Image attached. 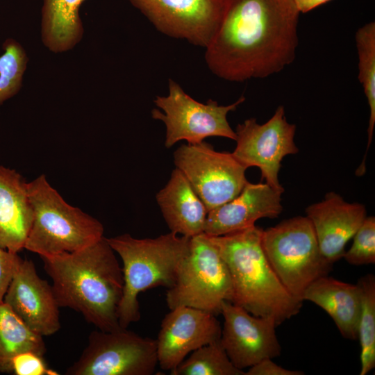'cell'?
I'll return each mask as SVG.
<instances>
[{"label":"cell","mask_w":375,"mask_h":375,"mask_svg":"<svg viewBox=\"0 0 375 375\" xmlns=\"http://www.w3.org/2000/svg\"><path fill=\"white\" fill-rule=\"evenodd\" d=\"M351 248L343 257L353 265L375 263V217H366L354 236Z\"/></svg>","instance_id":"4316f807"},{"label":"cell","mask_w":375,"mask_h":375,"mask_svg":"<svg viewBox=\"0 0 375 375\" xmlns=\"http://www.w3.org/2000/svg\"><path fill=\"white\" fill-rule=\"evenodd\" d=\"M115 251L103 237L74 252L41 256L59 307L72 308L99 330L122 328L118 308L124 279Z\"/></svg>","instance_id":"7a4b0ae2"},{"label":"cell","mask_w":375,"mask_h":375,"mask_svg":"<svg viewBox=\"0 0 375 375\" xmlns=\"http://www.w3.org/2000/svg\"><path fill=\"white\" fill-rule=\"evenodd\" d=\"M221 333L219 322L211 312L188 306L171 309L156 339L158 364L171 372L190 353L219 340Z\"/></svg>","instance_id":"5bb4252c"},{"label":"cell","mask_w":375,"mask_h":375,"mask_svg":"<svg viewBox=\"0 0 375 375\" xmlns=\"http://www.w3.org/2000/svg\"><path fill=\"white\" fill-rule=\"evenodd\" d=\"M170 372L172 375H245L231 362L219 340L192 351Z\"/></svg>","instance_id":"d4e9b609"},{"label":"cell","mask_w":375,"mask_h":375,"mask_svg":"<svg viewBox=\"0 0 375 375\" xmlns=\"http://www.w3.org/2000/svg\"><path fill=\"white\" fill-rule=\"evenodd\" d=\"M233 298L228 269L208 235L203 233L190 238L188 253L166 292L169 310L188 306L217 315L222 302L232 303Z\"/></svg>","instance_id":"52a82bcc"},{"label":"cell","mask_w":375,"mask_h":375,"mask_svg":"<svg viewBox=\"0 0 375 375\" xmlns=\"http://www.w3.org/2000/svg\"><path fill=\"white\" fill-rule=\"evenodd\" d=\"M303 372L287 369L278 365L272 358H265L249 367L245 375H303Z\"/></svg>","instance_id":"f546056e"},{"label":"cell","mask_w":375,"mask_h":375,"mask_svg":"<svg viewBox=\"0 0 375 375\" xmlns=\"http://www.w3.org/2000/svg\"><path fill=\"white\" fill-rule=\"evenodd\" d=\"M306 300L324 310L344 338L358 339L360 297L357 284L322 276L306 289L302 301Z\"/></svg>","instance_id":"ffe728a7"},{"label":"cell","mask_w":375,"mask_h":375,"mask_svg":"<svg viewBox=\"0 0 375 375\" xmlns=\"http://www.w3.org/2000/svg\"><path fill=\"white\" fill-rule=\"evenodd\" d=\"M324 258L331 264L342 258L345 246L367 217L365 206L349 203L338 194L326 193L324 199L306 208Z\"/></svg>","instance_id":"2e32d148"},{"label":"cell","mask_w":375,"mask_h":375,"mask_svg":"<svg viewBox=\"0 0 375 375\" xmlns=\"http://www.w3.org/2000/svg\"><path fill=\"white\" fill-rule=\"evenodd\" d=\"M261 243L276 275L295 299L316 279L327 276L333 265L322 254L313 226L306 216H297L262 230Z\"/></svg>","instance_id":"8992f818"},{"label":"cell","mask_w":375,"mask_h":375,"mask_svg":"<svg viewBox=\"0 0 375 375\" xmlns=\"http://www.w3.org/2000/svg\"><path fill=\"white\" fill-rule=\"evenodd\" d=\"M12 372L15 375H56L50 369L43 356L33 351H25L16 356L12 361Z\"/></svg>","instance_id":"83f0119b"},{"label":"cell","mask_w":375,"mask_h":375,"mask_svg":"<svg viewBox=\"0 0 375 375\" xmlns=\"http://www.w3.org/2000/svg\"><path fill=\"white\" fill-rule=\"evenodd\" d=\"M43 336L30 329L3 301L0 303V372L12 374V361L18 354L33 351L44 356Z\"/></svg>","instance_id":"7402d4cb"},{"label":"cell","mask_w":375,"mask_h":375,"mask_svg":"<svg viewBox=\"0 0 375 375\" xmlns=\"http://www.w3.org/2000/svg\"><path fill=\"white\" fill-rule=\"evenodd\" d=\"M156 201L171 232L188 238L204 233L207 209L178 169L172 171Z\"/></svg>","instance_id":"d6986e66"},{"label":"cell","mask_w":375,"mask_h":375,"mask_svg":"<svg viewBox=\"0 0 375 375\" xmlns=\"http://www.w3.org/2000/svg\"><path fill=\"white\" fill-rule=\"evenodd\" d=\"M106 240L123 263L124 289L118 319L120 326L127 328L140 319L138 299L140 292L173 285L188 253L190 238L170 231L155 238L138 239L126 233Z\"/></svg>","instance_id":"277c9868"},{"label":"cell","mask_w":375,"mask_h":375,"mask_svg":"<svg viewBox=\"0 0 375 375\" xmlns=\"http://www.w3.org/2000/svg\"><path fill=\"white\" fill-rule=\"evenodd\" d=\"M0 56V103L19 90L28 58L22 47L13 40L3 44Z\"/></svg>","instance_id":"484cf974"},{"label":"cell","mask_w":375,"mask_h":375,"mask_svg":"<svg viewBox=\"0 0 375 375\" xmlns=\"http://www.w3.org/2000/svg\"><path fill=\"white\" fill-rule=\"evenodd\" d=\"M21 259L18 253L0 247V303L3 301L4 296Z\"/></svg>","instance_id":"f1b7e54d"},{"label":"cell","mask_w":375,"mask_h":375,"mask_svg":"<svg viewBox=\"0 0 375 375\" xmlns=\"http://www.w3.org/2000/svg\"><path fill=\"white\" fill-rule=\"evenodd\" d=\"M174 161L208 212L235 197L248 182L247 168L231 153L217 151L204 141L181 145Z\"/></svg>","instance_id":"30bf717a"},{"label":"cell","mask_w":375,"mask_h":375,"mask_svg":"<svg viewBox=\"0 0 375 375\" xmlns=\"http://www.w3.org/2000/svg\"><path fill=\"white\" fill-rule=\"evenodd\" d=\"M3 302L30 329L42 336L60 328V307L52 286L38 276L31 260L21 259Z\"/></svg>","instance_id":"9a60e30c"},{"label":"cell","mask_w":375,"mask_h":375,"mask_svg":"<svg viewBox=\"0 0 375 375\" xmlns=\"http://www.w3.org/2000/svg\"><path fill=\"white\" fill-rule=\"evenodd\" d=\"M245 101L244 96L228 106H219L215 101L206 103L199 102L186 94L174 81H169V93L165 97L158 96L152 117L164 123L166 127L165 146L170 148L180 140L188 144L202 142L209 137H223L236 140L235 132L231 128L227 115L235 110Z\"/></svg>","instance_id":"ba28073f"},{"label":"cell","mask_w":375,"mask_h":375,"mask_svg":"<svg viewBox=\"0 0 375 375\" xmlns=\"http://www.w3.org/2000/svg\"><path fill=\"white\" fill-rule=\"evenodd\" d=\"M300 12L293 0H223L206 47L210 70L228 81L276 74L295 59Z\"/></svg>","instance_id":"6da1fadb"},{"label":"cell","mask_w":375,"mask_h":375,"mask_svg":"<svg viewBox=\"0 0 375 375\" xmlns=\"http://www.w3.org/2000/svg\"><path fill=\"white\" fill-rule=\"evenodd\" d=\"M162 33L202 47L221 19L223 0H129Z\"/></svg>","instance_id":"7c38bea8"},{"label":"cell","mask_w":375,"mask_h":375,"mask_svg":"<svg viewBox=\"0 0 375 375\" xmlns=\"http://www.w3.org/2000/svg\"><path fill=\"white\" fill-rule=\"evenodd\" d=\"M358 56V80L362 84L369 108L367 145L360 172L366 169L365 160L371 145L375 125V22H370L359 28L355 35Z\"/></svg>","instance_id":"603a6c76"},{"label":"cell","mask_w":375,"mask_h":375,"mask_svg":"<svg viewBox=\"0 0 375 375\" xmlns=\"http://www.w3.org/2000/svg\"><path fill=\"white\" fill-rule=\"evenodd\" d=\"M27 187L33 218L24 249L40 257L53 256L76 251L104 237L102 224L67 203L44 175Z\"/></svg>","instance_id":"5b68a950"},{"label":"cell","mask_w":375,"mask_h":375,"mask_svg":"<svg viewBox=\"0 0 375 375\" xmlns=\"http://www.w3.org/2000/svg\"><path fill=\"white\" fill-rule=\"evenodd\" d=\"M158 365L156 340L120 328L94 331L67 375H151Z\"/></svg>","instance_id":"9c48e42d"},{"label":"cell","mask_w":375,"mask_h":375,"mask_svg":"<svg viewBox=\"0 0 375 375\" xmlns=\"http://www.w3.org/2000/svg\"><path fill=\"white\" fill-rule=\"evenodd\" d=\"M28 183L19 173L0 165V247L19 253L33 218Z\"/></svg>","instance_id":"ac0fdd59"},{"label":"cell","mask_w":375,"mask_h":375,"mask_svg":"<svg viewBox=\"0 0 375 375\" xmlns=\"http://www.w3.org/2000/svg\"><path fill=\"white\" fill-rule=\"evenodd\" d=\"M220 314L224 322L219 340L235 367L243 370L281 355L273 318L254 316L228 301L222 302Z\"/></svg>","instance_id":"4fadbf2b"},{"label":"cell","mask_w":375,"mask_h":375,"mask_svg":"<svg viewBox=\"0 0 375 375\" xmlns=\"http://www.w3.org/2000/svg\"><path fill=\"white\" fill-rule=\"evenodd\" d=\"M300 13L308 12L331 0H293Z\"/></svg>","instance_id":"4dcf8cb0"},{"label":"cell","mask_w":375,"mask_h":375,"mask_svg":"<svg viewBox=\"0 0 375 375\" xmlns=\"http://www.w3.org/2000/svg\"><path fill=\"white\" fill-rule=\"evenodd\" d=\"M360 297L358 338L360 344V375H366L375 367V277L369 274L356 283Z\"/></svg>","instance_id":"cb8c5ba5"},{"label":"cell","mask_w":375,"mask_h":375,"mask_svg":"<svg viewBox=\"0 0 375 375\" xmlns=\"http://www.w3.org/2000/svg\"><path fill=\"white\" fill-rule=\"evenodd\" d=\"M262 230L254 225L208 238L228 269L232 303L254 316L272 317L278 326L296 315L303 301L290 294L272 268L262 247Z\"/></svg>","instance_id":"3957f363"},{"label":"cell","mask_w":375,"mask_h":375,"mask_svg":"<svg viewBox=\"0 0 375 375\" xmlns=\"http://www.w3.org/2000/svg\"><path fill=\"white\" fill-rule=\"evenodd\" d=\"M281 194L266 183L248 181L235 197L208 212L204 233L222 235L253 226L260 218L278 217Z\"/></svg>","instance_id":"e0dca14e"},{"label":"cell","mask_w":375,"mask_h":375,"mask_svg":"<svg viewBox=\"0 0 375 375\" xmlns=\"http://www.w3.org/2000/svg\"><path fill=\"white\" fill-rule=\"evenodd\" d=\"M235 132L237 144L233 156L247 168L258 167L262 181L283 194L284 188L278 179L281 161L299 152L294 142L296 125L287 121L284 107L279 106L262 124L255 118L244 120Z\"/></svg>","instance_id":"8fae6325"},{"label":"cell","mask_w":375,"mask_h":375,"mask_svg":"<svg viewBox=\"0 0 375 375\" xmlns=\"http://www.w3.org/2000/svg\"><path fill=\"white\" fill-rule=\"evenodd\" d=\"M85 0H44L41 33L44 45L54 53L67 51L81 39L79 8Z\"/></svg>","instance_id":"44dd1931"}]
</instances>
